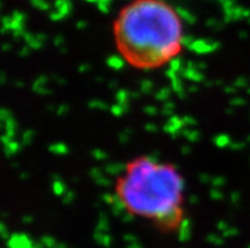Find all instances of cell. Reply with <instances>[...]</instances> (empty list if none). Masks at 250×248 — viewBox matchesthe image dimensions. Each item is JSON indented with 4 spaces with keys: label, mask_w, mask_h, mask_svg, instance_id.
Segmentation results:
<instances>
[{
    "label": "cell",
    "mask_w": 250,
    "mask_h": 248,
    "mask_svg": "<svg viewBox=\"0 0 250 248\" xmlns=\"http://www.w3.org/2000/svg\"><path fill=\"white\" fill-rule=\"evenodd\" d=\"M112 33L120 56L139 70H155L182 52L181 14L167 0H131L118 12Z\"/></svg>",
    "instance_id": "obj_1"
},
{
    "label": "cell",
    "mask_w": 250,
    "mask_h": 248,
    "mask_svg": "<svg viewBox=\"0 0 250 248\" xmlns=\"http://www.w3.org/2000/svg\"><path fill=\"white\" fill-rule=\"evenodd\" d=\"M116 198L133 217L164 230L179 228L184 218L186 181L175 165L151 156L127 162L116 181Z\"/></svg>",
    "instance_id": "obj_2"
}]
</instances>
